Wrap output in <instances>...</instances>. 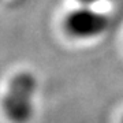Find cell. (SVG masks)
I'll use <instances>...</instances> for the list:
<instances>
[{
    "mask_svg": "<svg viewBox=\"0 0 123 123\" xmlns=\"http://www.w3.org/2000/svg\"><path fill=\"white\" fill-rule=\"evenodd\" d=\"M38 81L31 71H18L10 78L1 98L3 114L11 123H29L34 116Z\"/></svg>",
    "mask_w": 123,
    "mask_h": 123,
    "instance_id": "1",
    "label": "cell"
},
{
    "mask_svg": "<svg viewBox=\"0 0 123 123\" xmlns=\"http://www.w3.org/2000/svg\"><path fill=\"white\" fill-rule=\"evenodd\" d=\"M64 30L77 40H93L104 34L110 26L108 17L92 6H79L67 12L63 21Z\"/></svg>",
    "mask_w": 123,
    "mask_h": 123,
    "instance_id": "2",
    "label": "cell"
},
{
    "mask_svg": "<svg viewBox=\"0 0 123 123\" xmlns=\"http://www.w3.org/2000/svg\"><path fill=\"white\" fill-rule=\"evenodd\" d=\"M77 3H79V6H93L98 0H75Z\"/></svg>",
    "mask_w": 123,
    "mask_h": 123,
    "instance_id": "3",
    "label": "cell"
},
{
    "mask_svg": "<svg viewBox=\"0 0 123 123\" xmlns=\"http://www.w3.org/2000/svg\"><path fill=\"white\" fill-rule=\"evenodd\" d=\"M120 123H123V116H122V119H120Z\"/></svg>",
    "mask_w": 123,
    "mask_h": 123,
    "instance_id": "4",
    "label": "cell"
}]
</instances>
